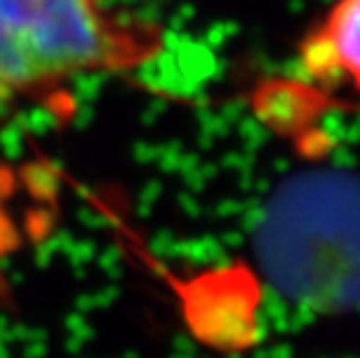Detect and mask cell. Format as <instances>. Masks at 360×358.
<instances>
[{"label":"cell","mask_w":360,"mask_h":358,"mask_svg":"<svg viewBox=\"0 0 360 358\" xmlns=\"http://www.w3.org/2000/svg\"><path fill=\"white\" fill-rule=\"evenodd\" d=\"M163 28L112 0H0V103H44L86 75L130 72Z\"/></svg>","instance_id":"1"},{"label":"cell","mask_w":360,"mask_h":358,"mask_svg":"<svg viewBox=\"0 0 360 358\" xmlns=\"http://www.w3.org/2000/svg\"><path fill=\"white\" fill-rule=\"evenodd\" d=\"M300 60L314 79L360 91V0H335L302 40Z\"/></svg>","instance_id":"2"},{"label":"cell","mask_w":360,"mask_h":358,"mask_svg":"<svg viewBox=\"0 0 360 358\" xmlns=\"http://www.w3.org/2000/svg\"><path fill=\"white\" fill-rule=\"evenodd\" d=\"M21 193L19 172L10 163L0 161V300L5 298L7 261L24 247V224L17 212V200Z\"/></svg>","instance_id":"3"}]
</instances>
